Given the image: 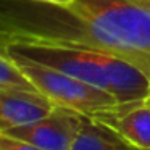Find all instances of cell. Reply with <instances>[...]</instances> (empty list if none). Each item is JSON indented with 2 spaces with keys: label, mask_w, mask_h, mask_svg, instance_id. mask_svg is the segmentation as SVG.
Returning a JSON list of instances; mask_svg holds the SVG:
<instances>
[{
  "label": "cell",
  "mask_w": 150,
  "mask_h": 150,
  "mask_svg": "<svg viewBox=\"0 0 150 150\" xmlns=\"http://www.w3.org/2000/svg\"><path fill=\"white\" fill-rule=\"evenodd\" d=\"M63 11L74 23L49 33L111 52L150 78V0H73Z\"/></svg>",
  "instance_id": "1"
},
{
  "label": "cell",
  "mask_w": 150,
  "mask_h": 150,
  "mask_svg": "<svg viewBox=\"0 0 150 150\" xmlns=\"http://www.w3.org/2000/svg\"><path fill=\"white\" fill-rule=\"evenodd\" d=\"M4 55L13 60V63L33 82L34 87L45 97H49L57 107L68 108L87 118L97 120L120 105L116 97L110 92L87 84L78 78H73L60 69L13 53Z\"/></svg>",
  "instance_id": "2"
},
{
  "label": "cell",
  "mask_w": 150,
  "mask_h": 150,
  "mask_svg": "<svg viewBox=\"0 0 150 150\" xmlns=\"http://www.w3.org/2000/svg\"><path fill=\"white\" fill-rule=\"evenodd\" d=\"M84 115L55 107L47 116L23 126L4 127L2 132L28 140L42 150H71L86 121Z\"/></svg>",
  "instance_id": "3"
},
{
  "label": "cell",
  "mask_w": 150,
  "mask_h": 150,
  "mask_svg": "<svg viewBox=\"0 0 150 150\" xmlns=\"http://www.w3.org/2000/svg\"><path fill=\"white\" fill-rule=\"evenodd\" d=\"M57 105L39 91L0 89V129L29 124L47 116Z\"/></svg>",
  "instance_id": "4"
},
{
  "label": "cell",
  "mask_w": 150,
  "mask_h": 150,
  "mask_svg": "<svg viewBox=\"0 0 150 150\" xmlns=\"http://www.w3.org/2000/svg\"><path fill=\"white\" fill-rule=\"evenodd\" d=\"M95 121L110 126L126 142L139 150H150V97L120 103Z\"/></svg>",
  "instance_id": "5"
},
{
  "label": "cell",
  "mask_w": 150,
  "mask_h": 150,
  "mask_svg": "<svg viewBox=\"0 0 150 150\" xmlns=\"http://www.w3.org/2000/svg\"><path fill=\"white\" fill-rule=\"evenodd\" d=\"M71 150H139L115 132L110 126L86 118Z\"/></svg>",
  "instance_id": "6"
},
{
  "label": "cell",
  "mask_w": 150,
  "mask_h": 150,
  "mask_svg": "<svg viewBox=\"0 0 150 150\" xmlns=\"http://www.w3.org/2000/svg\"><path fill=\"white\" fill-rule=\"evenodd\" d=\"M4 87H18V89L37 91L33 82L13 63V60H10L7 55H4L0 52V89Z\"/></svg>",
  "instance_id": "7"
},
{
  "label": "cell",
  "mask_w": 150,
  "mask_h": 150,
  "mask_svg": "<svg viewBox=\"0 0 150 150\" xmlns=\"http://www.w3.org/2000/svg\"><path fill=\"white\" fill-rule=\"evenodd\" d=\"M0 150H42L28 140L8 136L0 131Z\"/></svg>",
  "instance_id": "8"
},
{
  "label": "cell",
  "mask_w": 150,
  "mask_h": 150,
  "mask_svg": "<svg viewBox=\"0 0 150 150\" xmlns=\"http://www.w3.org/2000/svg\"><path fill=\"white\" fill-rule=\"evenodd\" d=\"M33 2H39V4H47V5H52V7L57 8H66L73 0H33Z\"/></svg>",
  "instance_id": "9"
}]
</instances>
